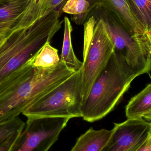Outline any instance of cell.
I'll use <instances>...</instances> for the list:
<instances>
[{
    "label": "cell",
    "mask_w": 151,
    "mask_h": 151,
    "mask_svg": "<svg viewBox=\"0 0 151 151\" xmlns=\"http://www.w3.org/2000/svg\"><path fill=\"white\" fill-rule=\"evenodd\" d=\"M4 37V36H0V38H1V37Z\"/></svg>",
    "instance_id": "20"
},
{
    "label": "cell",
    "mask_w": 151,
    "mask_h": 151,
    "mask_svg": "<svg viewBox=\"0 0 151 151\" xmlns=\"http://www.w3.org/2000/svg\"><path fill=\"white\" fill-rule=\"evenodd\" d=\"M3 1V0H0V1Z\"/></svg>",
    "instance_id": "21"
},
{
    "label": "cell",
    "mask_w": 151,
    "mask_h": 151,
    "mask_svg": "<svg viewBox=\"0 0 151 151\" xmlns=\"http://www.w3.org/2000/svg\"><path fill=\"white\" fill-rule=\"evenodd\" d=\"M83 24L86 47L81 67L83 104L114 50L113 44L101 20L96 19L94 17H89Z\"/></svg>",
    "instance_id": "5"
},
{
    "label": "cell",
    "mask_w": 151,
    "mask_h": 151,
    "mask_svg": "<svg viewBox=\"0 0 151 151\" xmlns=\"http://www.w3.org/2000/svg\"><path fill=\"white\" fill-rule=\"evenodd\" d=\"M151 134V122L129 119L114 123L109 140L100 151H136Z\"/></svg>",
    "instance_id": "8"
},
{
    "label": "cell",
    "mask_w": 151,
    "mask_h": 151,
    "mask_svg": "<svg viewBox=\"0 0 151 151\" xmlns=\"http://www.w3.org/2000/svg\"><path fill=\"white\" fill-rule=\"evenodd\" d=\"M82 70L58 85L22 113L27 118L81 117Z\"/></svg>",
    "instance_id": "4"
},
{
    "label": "cell",
    "mask_w": 151,
    "mask_h": 151,
    "mask_svg": "<svg viewBox=\"0 0 151 151\" xmlns=\"http://www.w3.org/2000/svg\"><path fill=\"white\" fill-rule=\"evenodd\" d=\"M87 1L89 2L90 5V12L98 5L105 6L111 10L119 18L134 37L150 53V44L147 37L134 19L126 0Z\"/></svg>",
    "instance_id": "10"
},
{
    "label": "cell",
    "mask_w": 151,
    "mask_h": 151,
    "mask_svg": "<svg viewBox=\"0 0 151 151\" xmlns=\"http://www.w3.org/2000/svg\"><path fill=\"white\" fill-rule=\"evenodd\" d=\"M90 17L103 22L114 50L122 55L130 66L143 74H150L151 54L134 37L113 11L105 6L98 5L90 12L88 17Z\"/></svg>",
    "instance_id": "6"
},
{
    "label": "cell",
    "mask_w": 151,
    "mask_h": 151,
    "mask_svg": "<svg viewBox=\"0 0 151 151\" xmlns=\"http://www.w3.org/2000/svg\"><path fill=\"white\" fill-rule=\"evenodd\" d=\"M4 38H5V37H2L0 38V46L1 45L2 42H3L4 40Z\"/></svg>",
    "instance_id": "19"
},
{
    "label": "cell",
    "mask_w": 151,
    "mask_h": 151,
    "mask_svg": "<svg viewBox=\"0 0 151 151\" xmlns=\"http://www.w3.org/2000/svg\"><path fill=\"white\" fill-rule=\"evenodd\" d=\"M142 74V72L132 68L122 55L114 50L81 106V118L92 122L105 117L118 104L132 81Z\"/></svg>",
    "instance_id": "3"
},
{
    "label": "cell",
    "mask_w": 151,
    "mask_h": 151,
    "mask_svg": "<svg viewBox=\"0 0 151 151\" xmlns=\"http://www.w3.org/2000/svg\"><path fill=\"white\" fill-rule=\"evenodd\" d=\"M126 114L127 119H143L151 122V82L130 99Z\"/></svg>",
    "instance_id": "11"
},
{
    "label": "cell",
    "mask_w": 151,
    "mask_h": 151,
    "mask_svg": "<svg viewBox=\"0 0 151 151\" xmlns=\"http://www.w3.org/2000/svg\"><path fill=\"white\" fill-rule=\"evenodd\" d=\"M136 151H151V134L148 139Z\"/></svg>",
    "instance_id": "18"
},
{
    "label": "cell",
    "mask_w": 151,
    "mask_h": 151,
    "mask_svg": "<svg viewBox=\"0 0 151 151\" xmlns=\"http://www.w3.org/2000/svg\"></svg>",
    "instance_id": "22"
},
{
    "label": "cell",
    "mask_w": 151,
    "mask_h": 151,
    "mask_svg": "<svg viewBox=\"0 0 151 151\" xmlns=\"http://www.w3.org/2000/svg\"><path fill=\"white\" fill-rule=\"evenodd\" d=\"M112 133V129L95 130L91 128L78 138L70 151H100Z\"/></svg>",
    "instance_id": "12"
},
{
    "label": "cell",
    "mask_w": 151,
    "mask_h": 151,
    "mask_svg": "<svg viewBox=\"0 0 151 151\" xmlns=\"http://www.w3.org/2000/svg\"><path fill=\"white\" fill-rule=\"evenodd\" d=\"M64 21V33L60 58L68 67L76 72L77 71L81 68L83 62L77 58L73 50L71 40L73 27L70 21L66 17H65Z\"/></svg>",
    "instance_id": "15"
},
{
    "label": "cell",
    "mask_w": 151,
    "mask_h": 151,
    "mask_svg": "<svg viewBox=\"0 0 151 151\" xmlns=\"http://www.w3.org/2000/svg\"><path fill=\"white\" fill-rule=\"evenodd\" d=\"M90 4L87 0H67L62 12L72 15L71 19L77 25L84 24L89 14Z\"/></svg>",
    "instance_id": "16"
},
{
    "label": "cell",
    "mask_w": 151,
    "mask_h": 151,
    "mask_svg": "<svg viewBox=\"0 0 151 151\" xmlns=\"http://www.w3.org/2000/svg\"><path fill=\"white\" fill-rule=\"evenodd\" d=\"M55 10L26 27L10 32L0 46V82L33 58L51 42L64 21Z\"/></svg>",
    "instance_id": "2"
},
{
    "label": "cell",
    "mask_w": 151,
    "mask_h": 151,
    "mask_svg": "<svg viewBox=\"0 0 151 151\" xmlns=\"http://www.w3.org/2000/svg\"><path fill=\"white\" fill-rule=\"evenodd\" d=\"M32 60L0 82V124L18 117L75 72L61 59L46 68L34 67Z\"/></svg>",
    "instance_id": "1"
},
{
    "label": "cell",
    "mask_w": 151,
    "mask_h": 151,
    "mask_svg": "<svg viewBox=\"0 0 151 151\" xmlns=\"http://www.w3.org/2000/svg\"><path fill=\"white\" fill-rule=\"evenodd\" d=\"M41 0H3L0 1V36L26 27L41 17Z\"/></svg>",
    "instance_id": "9"
},
{
    "label": "cell",
    "mask_w": 151,
    "mask_h": 151,
    "mask_svg": "<svg viewBox=\"0 0 151 151\" xmlns=\"http://www.w3.org/2000/svg\"><path fill=\"white\" fill-rule=\"evenodd\" d=\"M70 119L65 117L28 118L10 151H48Z\"/></svg>",
    "instance_id": "7"
},
{
    "label": "cell",
    "mask_w": 151,
    "mask_h": 151,
    "mask_svg": "<svg viewBox=\"0 0 151 151\" xmlns=\"http://www.w3.org/2000/svg\"><path fill=\"white\" fill-rule=\"evenodd\" d=\"M50 43H46L33 58L32 64L34 67L49 68L60 62L61 58L58 55V50L52 47Z\"/></svg>",
    "instance_id": "17"
},
{
    "label": "cell",
    "mask_w": 151,
    "mask_h": 151,
    "mask_svg": "<svg viewBox=\"0 0 151 151\" xmlns=\"http://www.w3.org/2000/svg\"><path fill=\"white\" fill-rule=\"evenodd\" d=\"M134 19L149 42L151 55V0H126Z\"/></svg>",
    "instance_id": "13"
},
{
    "label": "cell",
    "mask_w": 151,
    "mask_h": 151,
    "mask_svg": "<svg viewBox=\"0 0 151 151\" xmlns=\"http://www.w3.org/2000/svg\"><path fill=\"white\" fill-rule=\"evenodd\" d=\"M26 123L18 117L0 124V151H10Z\"/></svg>",
    "instance_id": "14"
}]
</instances>
